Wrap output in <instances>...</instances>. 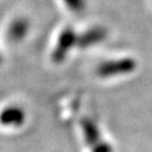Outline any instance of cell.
Here are the masks:
<instances>
[{"label":"cell","instance_id":"obj_1","mask_svg":"<svg viewBox=\"0 0 152 152\" xmlns=\"http://www.w3.org/2000/svg\"><path fill=\"white\" fill-rule=\"evenodd\" d=\"M135 63L132 60H122L116 62L104 63L98 68V75L100 77H112L117 75H123L134 70Z\"/></svg>","mask_w":152,"mask_h":152},{"label":"cell","instance_id":"obj_2","mask_svg":"<svg viewBox=\"0 0 152 152\" xmlns=\"http://www.w3.org/2000/svg\"><path fill=\"white\" fill-rule=\"evenodd\" d=\"M24 121V110L17 106L7 107L0 113V124L4 126H20Z\"/></svg>","mask_w":152,"mask_h":152},{"label":"cell","instance_id":"obj_3","mask_svg":"<svg viewBox=\"0 0 152 152\" xmlns=\"http://www.w3.org/2000/svg\"><path fill=\"white\" fill-rule=\"evenodd\" d=\"M82 127H83V133H85V137L88 144L92 147L96 145L99 142V133H98V129L96 127V125L91 123L90 121H85L82 123Z\"/></svg>","mask_w":152,"mask_h":152},{"label":"cell","instance_id":"obj_4","mask_svg":"<svg viewBox=\"0 0 152 152\" xmlns=\"http://www.w3.org/2000/svg\"><path fill=\"white\" fill-rule=\"evenodd\" d=\"M92 152H112V149L107 143L98 142L96 145H94Z\"/></svg>","mask_w":152,"mask_h":152}]
</instances>
